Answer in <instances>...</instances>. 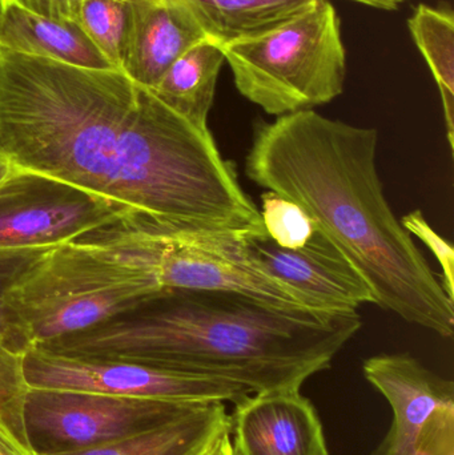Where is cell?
<instances>
[{
	"mask_svg": "<svg viewBox=\"0 0 454 455\" xmlns=\"http://www.w3.org/2000/svg\"><path fill=\"white\" fill-rule=\"evenodd\" d=\"M0 154L28 175L114 203L125 226L164 235L266 237L210 127L117 69L0 47Z\"/></svg>",
	"mask_w": 454,
	"mask_h": 455,
	"instance_id": "1",
	"label": "cell"
},
{
	"mask_svg": "<svg viewBox=\"0 0 454 455\" xmlns=\"http://www.w3.org/2000/svg\"><path fill=\"white\" fill-rule=\"evenodd\" d=\"M378 144L373 128L314 109L293 112L256 125L245 173L306 211L362 275L376 305L450 339L454 301L386 200Z\"/></svg>",
	"mask_w": 454,
	"mask_h": 455,
	"instance_id": "2",
	"label": "cell"
},
{
	"mask_svg": "<svg viewBox=\"0 0 454 455\" xmlns=\"http://www.w3.org/2000/svg\"><path fill=\"white\" fill-rule=\"evenodd\" d=\"M360 328L359 312L323 315L237 291L164 289L140 309L36 347L218 377L267 393L300 390L331 368Z\"/></svg>",
	"mask_w": 454,
	"mask_h": 455,
	"instance_id": "3",
	"label": "cell"
},
{
	"mask_svg": "<svg viewBox=\"0 0 454 455\" xmlns=\"http://www.w3.org/2000/svg\"><path fill=\"white\" fill-rule=\"evenodd\" d=\"M250 241L231 235H164L120 221L71 243L149 288L237 291L283 309L331 315L275 277L253 253Z\"/></svg>",
	"mask_w": 454,
	"mask_h": 455,
	"instance_id": "4",
	"label": "cell"
},
{
	"mask_svg": "<svg viewBox=\"0 0 454 455\" xmlns=\"http://www.w3.org/2000/svg\"><path fill=\"white\" fill-rule=\"evenodd\" d=\"M221 47L239 92L268 115L307 111L343 93L346 53L330 0Z\"/></svg>",
	"mask_w": 454,
	"mask_h": 455,
	"instance_id": "5",
	"label": "cell"
},
{
	"mask_svg": "<svg viewBox=\"0 0 454 455\" xmlns=\"http://www.w3.org/2000/svg\"><path fill=\"white\" fill-rule=\"evenodd\" d=\"M162 291L125 278L69 241L39 254L3 301L32 347L140 309Z\"/></svg>",
	"mask_w": 454,
	"mask_h": 455,
	"instance_id": "6",
	"label": "cell"
},
{
	"mask_svg": "<svg viewBox=\"0 0 454 455\" xmlns=\"http://www.w3.org/2000/svg\"><path fill=\"white\" fill-rule=\"evenodd\" d=\"M21 366L28 389L96 393L189 406L236 403L251 393L218 377L132 361L71 357L42 347H29L21 355Z\"/></svg>",
	"mask_w": 454,
	"mask_h": 455,
	"instance_id": "7",
	"label": "cell"
},
{
	"mask_svg": "<svg viewBox=\"0 0 454 455\" xmlns=\"http://www.w3.org/2000/svg\"><path fill=\"white\" fill-rule=\"evenodd\" d=\"M196 408L96 393L28 389L24 425L35 454L52 455L133 437Z\"/></svg>",
	"mask_w": 454,
	"mask_h": 455,
	"instance_id": "8",
	"label": "cell"
},
{
	"mask_svg": "<svg viewBox=\"0 0 454 455\" xmlns=\"http://www.w3.org/2000/svg\"><path fill=\"white\" fill-rule=\"evenodd\" d=\"M394 419L370 455H454V382L412 355H378L362 363Z\"/></svg>",
	"mask_w": 454,
	"mask_h": 455,
	"instance_id": "9",
	"label": "cell"
},
{
	"mask_svg": "<svg viewBox=\"0 0 454 455\" xmlns=\"http://www.w3.org/2000/svg\"><path fill=\"white\" fill-rule=\"evenodd\" d=\"M127 220L108 200L23 171L0 187V248H50Z\"/></svg>",
	"mask_w": 454,
	"mask_h": 455,
	"instance_id": "10",
	"label": "cell"
},
{
	"mask_svg": "<svg viewBox=\"0 0 454 455\" xmlns=\"http://www.w3.org/2000/svg\"><path fill=\"white\" fill-rule=\"evenodd\" d=\"M234 405L232 446L240 455H330L322 419L300 390L250 393Z\"/></svg>",
	"mask_w": 454,
	"mask_h": 455,
	"instance_id": "11",
	"label": "cell"
},
{
	"mask_svg": "<svg viewBox=\"0 0 454 455\" xmlns=\"http://www.w3.org/2000/svg\"><path fill=\"white\" fill-rule=\"evenodd\" d=\"M250 246L275 277L316 302L324 312L348 315L362 305L375 304L362 275L317 230L300 249L280 248L268 235L251 240Z\"/></svg>",
	"mask_w": 454,
	"mask_h": 455,
	"instance_id": "12",
	"label": "cell"
},
{
	"mask_svg": "<svg viewBox=\"0 0 454 455\" xmlns=\"http://www.w3.org/2000/svg\"><path fill=\"white\" fill-rule=\"evenodd\" d=\"M210 35L187 5L173 0H130L122 72L152 88L176 59Z\"/></svg>",
	"mask_w": 454,
	"mask_h": 455,
	"instance_id": "13",
	"label": "cell"
},
{
	"mask_svg": "<svg viewBox=\"0 0 454 455\" xmlns=\"http://www.w3.org/2000/svg\"><path fill=\"white\" fill-rule=\"evenodd\" d=\"M0 47L79 68L116 69L77 21L44 18L16 5L2 7Z\"/></svg>",
	"mask_w": 454,
	"mask_h": 455,
	"instance_id": "14",
	"label": "cell"
},
{
	"mask_svg": "<svg viewBox=\"0 0 454 455\" xmlns=\"http://www.w3.org/2000/svg\"><path fill=\"white\" fill-rule=\"evenodd\" d=\"M224 61L221 43L205 37L176 59L151 91L173 111L207 128Z\"/></svg>",
	"mask_w": 454,
	"mask_h": 455,
	"instance_id": "15",
	"label": "cell"
},
{
	"mask_svg": "<svg viewBox=\"0 0 454 455\" xmlns=\"http://www.w3.org/2000/svg\"><path fill=\"white\" fill-rule=\"evenodd\" d=\"M231 427L226 403H211L156 429L111 443L52 455H196L224 429Z\"/></svg>",
	"mask_w": 454,
	"mask_h": 455,
	"instance_id": "16",
	"label": "cell"
},
{
	"mask_svg": "<svg viewBox=\"0 0 454 455\" xmlns=\"http://www.w3.org/2000/svg\"><path fill=\"white\" fill-rule=\"evenodd\" d=\"M187 5L220 43L268 28L316 0H173Z\"/></svg>",
	"mask_w": 454,
	"mask_h": 455,
	"instance_id": "17",
	"label": "cell"
},
{
	"mask_svg": "<svg viewBox=\"0 0 454 455\" xmlns=\"http://www.w3.org/2000/svg\"><path fill=\"white\" fill-rule=\"evenodd\" d=\"M410 34L439 85L450 149L454 148V18L447 7L418 4L408 20Z\"/></svg>",
	"mask_w": 454,
	"mask_h": 455,
	"instance_id": "18",
	"label": "cell"
},
{
	"mask_svg": "<svg viewBox=\"0 0 454 455\" xmlns=\"http://www.w3.org/2000/svg\"><path fill=\"white\" fill-rule=\"evenodd\" d=\"M27 392L21 355L0 345V448L19 455H36L24 425Z\"/></svg>",
	"mask_w": 454,
	"mask_h": 455,
	"instance_id": "19",
	"label": "cell"
},
{
	"mask_svg": "<svg viewBox=\"0 0 454 455\" xmlns=\"http://www.w3.org/2000/svg\"><path fill=\"white\" fill-rule=\"evenodd\" d=\"M76 21L109 63L122 71L130 27V0H82Z\"/></svg>",
	"mask_w": 454,
	"mask_h": 455,
	"instance_id": "20",
	"label": "cell"
},
{
	"mask_svg": "<svg viewBox=\"0 0 454 455\" xmlns=\"http://www.w3.org/2000/svg\"><path fill=\"white\" fill-rule=\"evenodd\" d=\"M260 215L267 235L280 248H303L316 233L314 221L300 205L272 191L261 195Z\"/></svg>",
	"mask_w": 454,
	"mask_h": 455,
	"instance_id": "21",
	"label": "cell"
},
{
	"mask_svg": "<svg viewBox=\"0 0 454 455\" xmlns=\"http://www.w3.org/2000/svg\"><path fill=\"white\" fill-rule=\"evenodd\" d=\"M50 248H0V345L15 355H23L31 347L11 320L3 301V294L7 286L39 254Z\"/></svg>",
	"mask_w": 454,
	"mask_h": 455,
	"instance_id": "22",
	"label": "cell"
},
{
	"mask_svg": "<svg viewBox=\"0 0 454 455\" xmlns=\"http://www.w3.org/2000/svg\"><path fill=\"white\" fill-rule=\"evenodd\" d=\"M400 221L410 235L420 238L434 251L442 269V288L447 291L448 297L454 301V249L452 243L429 226L421 211H413Z\"/></svg>",
	"mask_w": 454,
	"mask_h": 455,
	"instance_id": "23",
	"label": "cell"
},
{
	"mask_svg": "<svg viewBox=\"0 0 454 455\" xmlns=\"http://www.w3.org/2000/svg\"><path fill=\"white\" fill-rule=\"evenodd\" d=\"M82 0H0V5H16L35 15L76 21Z\"/></svg>",
	"mask_w": 454,
	"mask_h": 455,
	"instance_id": "24",
	"label": "cell"
},
{
	"mask_svg": "<svg viewBox=\"0 0 454 455\" xmlns=\"http://www.w3.org/2000/svg\"><path fill=\"white\" fill-rule=\"evenodd\" d=\"M231 427H228L215 435L196 455H231Z\"/></svg>",
	"mask_w": 454,
	"mask_h": 455,
	"instance_id": "25",
	"label": "cell"
},
{
	"mask_svg": "<svg viewBox=\"0 0 454 455\" xmlns=\"http://www.w3.org/2000/svg\"><path fill=\"white\" fill-rule=\"evenodd\" d=\"M19 172L20 170L11 160L5 155L0 154V187L12 180Z\"/></svg>",
	"mask_w": 454,
	"mask_h": 455,
	"instance_id": "26",
	"label": "cell"
},
{
	"mask_svg": "<svg viewBox=\"0 0 454 455\" xmlns=\"http://www.w3.org/2000/svg\"><path fill=\"white\" fill-rule=\"evenodd\" d=\"M351 2L360 3L368 7L378 8V10L392 11L396 10L405 0H351Z\"/></svg>",
	"mask_w": 454,
	"mask_h": 455,
	"instance_id": "27",
	"label": "cell"
},
{
	"mask_svg": "<svg viewBox=\"0 0 454 455\" xmlns=\"http://www.w3.org/2000/svg\"><path fill=\"white\" fill-rule=\"evenodd\" d=\"M0 455H19L12 453V451H5V449L0 448Z\"/></svg>",
	"mask_w": 454,
	"mask_h": 455,
	"instance_id": "28",
	"label": "cell"
},
{
	"mask_svg": "<svg viewBox=\"0 0 454 455\" xmlns=\"http://www.w3.org/2000/svg\"><path fill=\"white\" fill-rule=\"evenodd\" d=\"M231 455H240L239 453H237L236 451H235L234 446H232V453H231Z\"/></svg>",
	"mask_w": 454,
	"mask_h": 455,
	"instance_id": "29",
	"label": "cell"
},
{
	"mask_svg": "<svg viewBox=\"0 0 454 455\" xmlns=\"http://www.w3.org/2000/svg\"><path fill=\"white\" fill-rule=\"evenodd\" d=\"M0 19H2V5H0Z\"/></svg>",
	"mask_w": 454,
	"mask_h": 455,
	"instance_id": "30",
	"label": "cell"
}]
</instances>
